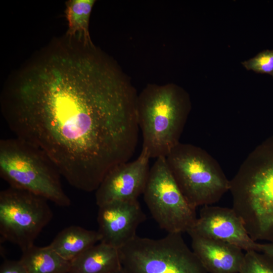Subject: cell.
Returning <instances> with one entry per match:
<instances>
[{
	"instance_id": "cell-20",
	"label": "cell",
	"mask_w": 273,
	"mask_h": 273,
	"mask_svg": "<svg viewBox=\"0 0 273 273\" xmlns=\"http://www.w3.org/2000/svg\"><path fill=\"white\" fill-rule=\"evenodd\" d=\"M257 251L273 259V242L258 243Z\"/></svg>"
},
{
	"instance_id": "cell-16",
	"label": "cell",
	"mask_w": 273,
	"mask_h": 273,
	"mask_svg": "<svg viewBox=\"0 0 273 273\" xmlns=\"http://www.w3.org/2000/svg\"><path fill=\"white\" fill-rule=\"evenodd\" d=\"M94 0H70L66 2L65 15L68 22L67 35L70 38L78 35L84 47H94L88 26Z\"/></svg>"
},
{
	"instance_id": "cell-18",
	"label": "cell",
	"mask_w": 273,
	"mask_h": 273,
	"mask_svg": "<svg viewBox=\"0 0 273 273\" xmlns=\"http://www.w3.org/2000/svg\"><path fill=\"white\" fill-rule=\"evenodd\" d=\"M242 64L248 70L267 73L273 77V50H264L254 57L242 62Z\"/></svg>"
},
{
	"instance_id": "cell-17",
	"label": "cell",
	"mask_w": 273,
	"mask_h": 273,
	"mask_svg": "<svg viewBox=\"0 0 273 273\" xmlns=\"http://www.w3.org/2000/svg\"><path fill=\"white\" fill-rule=\"evenodd\" d=\"M240 273H273V259L258 251L246 252Z\"/></svg>"
},
{
	"instance_id": "cell-10",
	"label": "cell",
	"mask_w": 273,
	"mask_h": 273,
	"mask_svg": "<svg viewBox=\"0 0 273 273\" xmlns=\"http://www.w3.org/2000/svg\"><path fill=\"white\" fill-rule=\"evenodd\" d=\"M187 233L228 243L246 252L258 251V242L252 239L232 208L202 206L194 226Z\"/></svg>"
},
{
	"instance_id": "cell-7",
	"label": "cell",
	"mask_w": 273,
	"mask_h": 273,
	"mask_svg": "<svg viewBox=\"0 0 273 273\" xmlns=\"http://www.w3.org/2000/svg\"><path fill=\"white\" fill-rule=\"evenodd\" d=\"M48 200L20 189L9 187L0 192V241L17 245L21 251L34 244L51 221Z\"/></svg>"
},
{
	"instance_id": "cell-13",
	"label": "cell",
	"mask_w": 273,
	"mask_h": 273,
	"mask_svg": "<svg viewBox=\"0 0 273 273\" xmlns=\"http://www.w3.org/2000/svg\"><path fill=\"white\" fill-rule=\"evenodd\" d=\"M122 268L119 249L100 242L71 261L69 273H115Z\"/></svg>"
},
{
	"instance_id": "cell-6",
	"label": "cell",
	"mask_w": 273,
	"mask_h": 273,
	"mask_svg": "<svg viewBox=\"0 0 273 273\" xmlns=\"http://www.w3.org/2000/svg\"><path fill=\"white\" fill-rule=\"evenodd\" d=\"M166 160L183 194L195 209L218 202L230 190V181L197 147L179 143Z\"/></svg>"
},
{
	"instance_id": "cell-14",
	"label": "cell",
	"mask_w": 273,
	"mask_h": 273,
	"mask_svg": "<svg viewBox=\"0 0 273 273\" xmlns=\"http://www.w3.org/2000/svg\"><path fill=\"white\" fill-rule=\"evenodd\" d=\"M100 241L98 231L70 225L60 231L49 245L63 258L71 261Z\"/></svg>"
},
{
	"instance_id": "cell-9",
	"label": "cell",
	"mask_w": 273,
	"mask_h": 273,
	"mask_svg": "<svg viewBox=\"0 0 273 273\" xmlns=\"http://www.w3.org/2000/svg\"><path fill=\"white\" fill-rule=\"evenodd\" d=\"M150 159L147 152L142 149L135 160L121 163L111 170L96 191L98 206L114 201L138 200L147 182Z\"/></svg>"
},
{
	"instance_id": "cell-5",
	"label": "cell",
	"mask_w": 273,
	"mask_h": 273,
	"mask_svg": "<svg viewBox=\"0 0 273 273\" xmlns=\"http://www.w3.org/2000/svg\"><path fill=\"white\" fill-rule=\"evenodd\" d=\"M182 234L152 239L136 237L119 249L126 273H208Z\"/></svg>"
},
{
	"instance_id": "cell-15",
	"label": "cell",
	"mask_w": 273,
	"mask_h": 273,
	"mask_svg": "<svg viewBox=\"0 0 273 273\" xmlns=\"http://www.w3.org/2000/svg\"><path fill=\"white\" fill-rule=\"evenodd\" d=\"M28 273H69L70 261L60 256L49 245L34 244L22 250L19 259Z\"/></svg>"
},
{
	"instance_id": "cell-8",
	"label": "cell",
	"mask_w": 273,
	"mask_h": 273,
	"mask_svg": "<svg viewBox=\"0 0 273 273\" xmlns=\"http://www.w3.org/2000/svg\"><path fill=\"white\" fill-rule=\"evenodd\" d=\"M143 194L153 219L168 233H188L194 226L197 218L196 209L183 194L166 157L156 158Z\"/></svg>"
},
{
	"instance_id": "cell-21",
	"label": "cell",
	"mask_w": 273,
	"mask_h": 273,
	"mask_svg": "<svg viewBox=\"0 0 273 273\" xmlns=\"http://www.w3.org/2000/svg\"><path fill=\"white\" fill-rule=\"evenodd\" d=\"M115 273H126V272L124 271L123 268H122L121 269H120L119 271Z\"/></svg>"
},
{
	"instance_id": "cell-1",
	"label": "cell",
	"mask_w": 273,
	"mask_h": 273,
	"mask_svg": "<svg viewBox=\"0 0 273 273\" xmlns=\"http://www.w3.org/2000/svg\"><path fill=\"white\" fill-rule=\"evenodd\" d=\"M138 96L94 47L34 65L3 92L2 109L15 138L44 153L71 186L91 192L135 152Z\"/></svg>"
},
{
	"instance_id": "cell-11",
	"label": "cell",
	"mask_w": 273,
	"mask_h": 273,
	"mask_svg": "<svg viewBox=\"0 0 273 273\" xmlns=\"http://www.w3.org/2000/svg\"><path fill=\"white\" fill-rule=\"evenodd\" d=\"M146 216L138 200L119 201L99 207L97 221L100 242L119 249L133 240Z\"/></svg>"
},
{
	"instance_id": "cell-12",
	"label": "cell",
	"mask_w": 273,
	"mask_h": 273,
	"mask_svg": "<svg viewBox=\"0 0 273 273\" xmlns=\"http://www.w3.org/2000/svg\"><path fill=\"white\" fill-rule=\"evenodd\" d=\"M192 250L208 273H240L245 253L240 248L194 234Z\"/></svg>"
},
{
	"instance_id": "cell-19",
	"label": "cell",
	"mask_w": 273,
	"mask_h": 273,
	"mask_svg": "<svg viewBox=\"0 0 273 273\" xmlns=\"http://www.w3.org/2000/svg\"><path fill=\"white\" fill-rule=\"evenodd\" d=\"M0 273H28L20 260L5 259L0 266Z\"/></svg>"
},
{
	"instance_id": "cell-3",
	"label": "cell",
	"mask_w": 273,
	"mask_h": 273,
	"mask_svg": "<svg viewBox=\"0 0 273 273\" xmlns=\"http://www.w3.org/2000/svg\"><path fill=\"white\" fill-rule=\"evenodd\" d=\"M190 102L177 85L150 84L138 96L137 119L143 148L150 158L166 157L178 143Z\"/></svg>"
},
{
	"instance_id": "cell-2",
	"label": "cell",
	"mask_w": 273,
	"mask_h": 273,
	"mask_svg": "<svg viewBox=\"0 0 273 273\" xmlns=\"http://www.w3.org/2000/svg\"><path fill=\"white\" fill-rule=\"evenodd\" d=\"M233 207L254 241L273 242V136L230 181Z\"/></svg>"
},
{
	"instance_id": "cell-4",
	"label": "cell",
	"mask_w": 273,
	"mask_h": 273,
	"mask_svg": "<svg viewBox=\"0 0 273 273\" xmlns=\"http://www.w3.org/2000/svg\"><path fill=\"white\" fill-rule=\"evenodd\" d=\"M0 175L10 187L31 192L60 207L71 204L54 162L40 150L18 138L0 141Z\"/></svg>"
}]
</instances>
